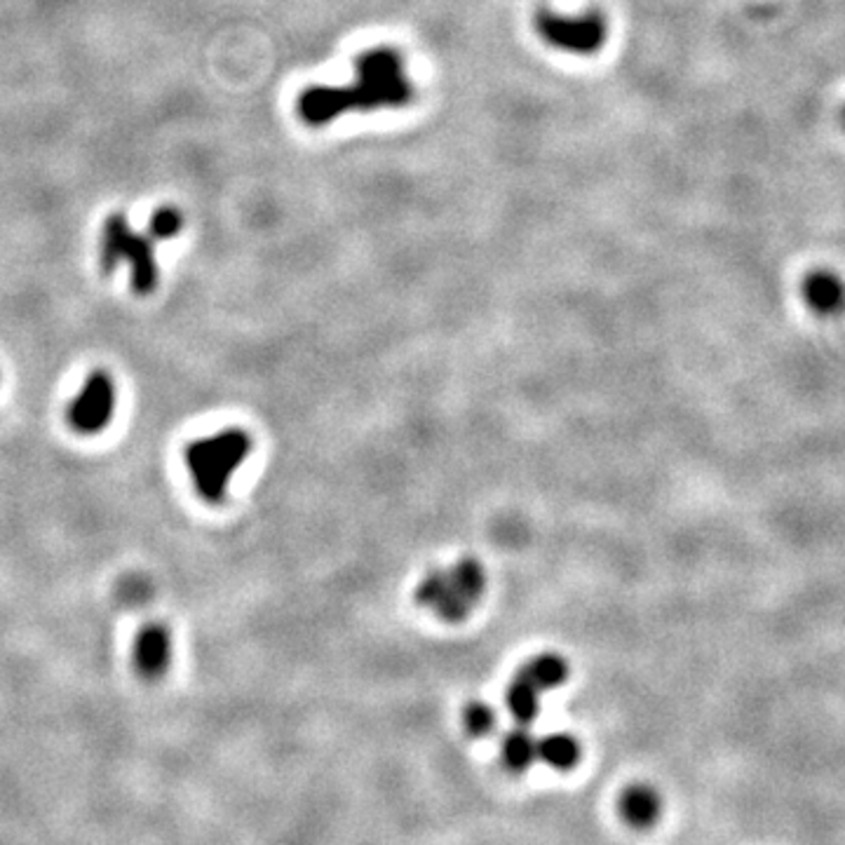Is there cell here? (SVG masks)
I'll list each match as a JSON object with an SVG mask.
<instances>
[{"instance_id": "obj_9", "label": "cell", "mask_w": 845, "mask_h": 845, "mask_svg": "<svg viewBox=\"0 0 845 845\" xmlns=\"http://www.w3.org/2000/svg\"><path fill=\"white\" fill-rule=\"evenodd\" d=\"M803 296L810 308H815L817 312H834L841 306V282L836 275L817 271L803 282Z\"/></svg>"}, {"instance_id": "obj_10", "label": "cell", "mask_w": 845, "mask_h": 845, "mask_svg": "<svg viewBox=\"0 0 845 845\" xmlns=\"http://www.w3.org/2000/svg\"><path fill=\"white\" fill-rule=\"evenodd\" d=\"M449 573V583L451 588L461 594L468 604L474 606V602L484 594L486 590V575L482 563L472 557H465L456 563V567Z\"/></svg>"}, {"instance_id": "obj_12", "label": "cell", "mask_w": 845, "mask_h": 845, "mask_svg": "<svg viewBox=\"0 0 845 845\" xmlns=\"http://www.w3.org/2000/svg\"><path fill=\"white\" fill-rule=\"evenodd\" d=\"M538 756L545 764L557 768V770H569L580 759V747L571 735L555 733V735H548V737L540 739Z\"/></svg>"}, {"instance_id": "obj_4", "label": "cell", "mask_w": 845, "mask_h": 845, "mask_svg": "<svg viewBox=\"0 0 845 845\" xmlns=\"http://www.w3.org/2000/svg\"><path fill=\"white\" fill-rule=\"evenodd\" d=\"M118 407V387L109 372L97 369L85 378L80 393L70 399L66 409V420L74 432L83 437H92L106 430L113 420Z\"/></svg>"}, {"instance_id": "obj_3", "label": "cell", "mask_w": 845, "mask_h": 845, "mask_svg": "<svg viewBox=\"0 0 845 845\" xmlns=\"http://www.w3.org/2000/svg\"><path fill=\"white\" fill-rule=\"evenodd\" d=\"M120 261L130 266L132 289L139 296L155 292L157 277H161L155 261V240L134 233L122 215H111L106 219L101 233V266L106 273H113Z\"/></svg>"}, {"instance_id": "obj_16", "label": "cell", "mask_w": 845, "mask_h": 845, "mask_svg": "<svg viewBox=\"0 0 845 845\" xmlns=\"http://www.w3.org/2000/svg\"><path fill=\"white\" fill-rule=\"evenodd\" d=\"M447 588H449V575H447V571L435 569V571H430L426 578L420 580V585H418V590H416V602H418L420 606L432 608V606L439 602V596H442V594L447 592Z\"/></svg>"}, {"instance_id": "obj_2", "label": "cell", "mask_w": 845, "mask_h": 845, "mask_svg": "<svg viewBox=\"0 0 845 845\" xmlns=\"http://www.w3.org/2000/svg\"><path fill=\"white\" fill-rule=\"evenodd\" d=\"M252 449L254 439L242 428H226L190 442L184 451V461L198 496L209 505L223 503L233 474L252 456Z\"/></svg>"}, {"instance_id": "obj_13", "label": "cell", "mask_w": 845, "mask_h": 845, "mask_svg": "<svg viewBox=\"0 0 845 845\" xmlns=\"http://www.w3.org/2000/svg\"><path fill=\"white\" fill-rule=\"evenodd\" d=\"M538 693L531 683H528L522 674L509 683L507 689V710L513 712V716L519 721L522 726L531 724V721L538 716V710H540V700H538Z\"/></svg>"}, {"instance_id": "obj_5", "label": "cell", "mask_w": 845, "mask_h": 845, "mask_svg": "<svg viewBox=\"0 0 845 845\" xmlns=\"http://www.w3.org/2000/svg\"><path fill=\"white\" fill-rule=\"evenodd\" d=\"M536 29L550 45L575 52V55H592L606 41V24L599 14L561 17L555 12H538Z\"/></svg>"}, {"instance_id": "obj_7", "label": "cell", "mask_w": 845, "mask_h": 845, "mask_svg": "<svg viewBox=\"0 0 845 845\" xmlns=\"http://www.w3.org/2000/svg\"><path fill=\"white\" fill-rule=\"evenodd\" d=\"M621 810H623V817L632 824V826H650L658 815H660V799L658 794L650 787H644V784H637V787H629L623 799H621Z\"/></svg>"}, {"instance_id": "obj_8", "label": "cell", "mask_w": 845, "mask_h": 845, "mask_svg": "<svg viewBox=\"0 0 845 845\" xmlns=\"http://www.w3.org/2000/svg\"><path fill=\"white\" fill-rule=\"evenodd\" d=\"M536 691H550L569 677V665L557 654H540L519 672Z\"/></svg>"}, {"instance_id": "obj_14", "label": "cell", "mask_w": 845, "mask_h": 845, "mask_svg": "<svg viewBox=\"0 0 845 845\" xmlns=\"http://www.w3.org/2000/svg\"><path fill=\"white\" fill-rule=\"evenodd\" d=\"M182 215L179 209L174 207H161L153 211V217L149 221V238L151 240H167V238H174L176 233L182 231Z\"/></svg>"}, {"instance_id": "obj_1", "label": "cell", "mask_w": 845, "mask_h": 845, "mask_svg": "<svg viewBox=\"0 0 845 845\" xmlns=\"http://www.w3.org/2000/svg\"><path fill=\"white\" fill-rule=\"evenodd\" d=\"M358 80L345 87L315 85L298 97V116L312 128L327 125L348 111L402 109L411 103L414 87L395 50L376 47L358 57Z\"/></svg>"}, {"instance_id": "obj_6", "label": "cell", "mask_w": 845, "mask_h": 845, "mask_svg": "<svg viewBox=\"0 0 845 845\" xmlns=\"http://www.w3.org/2000/svg\"><path fill=\"white\" fill-rule=\"evenodd\" d=\"M172 665V632L163 623H149L136 634L134 667L141 679L161 681Z\"/></svg>"}, {"instance_id": "obj_15", "label": "cell", "mask_w": 845, "mask_h": 845, "mask_svg": "<svg viewBox=\"0 0 845 845\" xmlns=\"http://www.w3.org/2000/svg\"><path fill=\"white\" fill-rule=\"evenodd\" d=\"M463 721L470 735L484 737V735H491L493 728H496V712H493L484 702H472L465 707Z\"/></svg>"}, {"instance_id": "obj_11", "label": "cell", "mask_w": 845, "mask_h": 845, "mask_svg": "<svg viewBox=\"0 0 845 845\" xmlns=\"http://www.w3.org/2000/svg\"><path fill=\"white\" fill-rule=\"evenodd\" d=\"M538 739L528 733V728H515L503 739V761L509 770L522 772L536 761Z\"/></svg>"}]
</instances>
